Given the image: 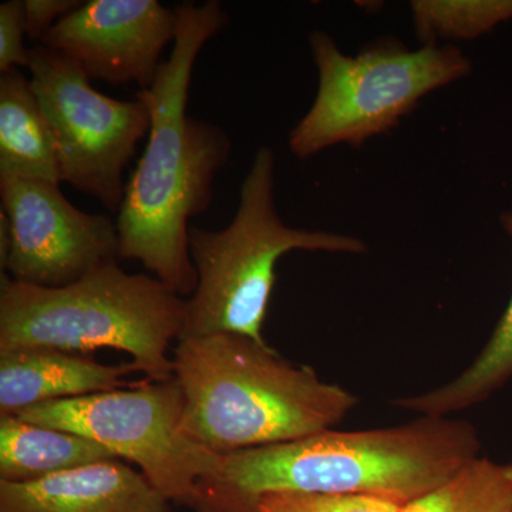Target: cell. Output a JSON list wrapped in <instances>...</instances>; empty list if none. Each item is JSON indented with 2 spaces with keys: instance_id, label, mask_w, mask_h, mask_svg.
I'll return each mask as SVG.
<instances>
[{
  "instance_id": "obj_17",
  "label": "cell",
  "mask_w": 512,
  "mask_h": 512,
  "mask_svg": "<svg viewBox=\"0 0 512 512\" xmlns=\"http://www.w3.org/2000/svg\"><path fill=\"white\" fill-rule=\"evenodd\" d=\"M410 8L421 46L473 40L512 20V0H414Z\"/></svg>"
},
{
  "instance_id": "obj_15",
  "label": "cell",
  "mask_w": 512,
  "mask_h": 512,
  "mask_svg": "<svg viewBox=\"0 0 512 512\" xmlns=\"http://www.w3.org/2000/svg\"><path fill=\"white\" fill-rule=\"evenodd\" d=\"M500 224L512 239V208L500 215ZM511 380L512 296L487 345L464 372L431 392L402 397L393 404L420 416L450 417L490 399Z\"/></svg>"
},
{
  "instance_id": "obj_12",
  "label": "cell",
  "mask_w": 512,
  "mask_h": 512,
  "mask_svg": "<svg viewBox=\"0 0 512 512\" xmlns=\"http://www.w3.org/2000/svg\"><path fill=\"white\" fill-rule=\"evenodd\" d=\"M133 362L103 365L89 355L56 349L0 352V416L37 404L79 399L131 386Z\"/></svg>"
},
{
  "instance_id": "obj_14",
  "label": "cell",
  "mask_w": 512,
  "mask_h": 512,
  "mask_svg": "<svg viewBox=\"0 0 512 512\" xmlns=\"http://www.w3.org/2000/svg\"><path fill=\"white\" fill-rule=\"evenodd\" d=\"M111 460L120 458L80 434L32 423L16 414L0 416V481L28 483Z\"/></svg>"
},
{
  "instance_id": "obj_20",
  "label": "cell",
  "mask_w": 512,
  "mask_h": 512,
  "mask_svg": "<svg viewBox=\"0 0 512 512\" xmlns=\"http://www.w3.org/2000/svg\"><path fill=\"white\" fill-rule=\"evenodd\" d=\"M80 3L76 0H25L26 35L42 43L53 26Z\"/></svg>"
},
{
  "instance_id": "obj_11",
  "label": "cell",
  "mask_w": 512,
  "mask_h": 512,
  "mask_svg": "<svg viewBox=\"0 0 512 512\" xmlns=\"http://www.w3.org/2000/svg\"><path fill=\"white\" fill-rule=\"evenodd\" d=\"M0 512H171V501L126 461L111 460L28 481H0Z\"/></svg>"
},
{
  "instance_id": "obj_16",
  "label": "cell",
  "mask_w": 512,
  "mask_h": 512,
  "mask_svg": "<svg viewBox=\"0 0 512 512\" xmlns=\"http://www.w3.org/2000/svg\"><path fill=\"white\" fill-rule=\"evenodd\" d=\"M400 512H512V463L478 456Z\"/></svg>"
},
{
  "instance_id": "obj_4",
  "label": "cell",
  "mask_w": 512,
  "mask_h": 512,
  "mask_svg": "<svg viewBox=\"0 0 512 512\" xmlns=\"http://www.w3.org/2000/svg\"><path fill=\"white\" fill-rule=\"evenodd\" d=\"M184 319L183 296L153 275L128 274L119 262L62 288L22 284L5 275L0 284V352L117 350L153 382L173 379L170 353Z\"/></svg>"
},
{
  "instance_id": "obj_1",
  "label": "cell",
  "mask_w": 512,
  "mask_h": 512,
  "mask_svg": "<svg viewBox=\"0 0 512 512\" xmlns=\"http://www.w3.org/2000/svg\"><path fill=\"white\" fill-rule=\"evenodd\" d=\"M173 50L153 84L136 99L150 111L143 156L126 183L117 215L119 255L140 262L180 296L197 288L188 221L210 208L214 181L227 164L231 141L211 121L187 114L192 70L204 46L227 26L218 0L184 2L174 8Z\"/></svg>"
},
{
  "instance_id": "obj_2",
  "label": "cell",
  "mask_w": 512,
  "mask_h": 512,
  "mask_svg": "<svg viewBox=\"0 0 512 512\" xmlns=\"http://www.w3.org/2000/svg\"><path fill=\"white\" fill-rule=\"evenodd\" d=\"M468 421L420 416L384 429L325 430L225 454L197 487L194 512H255L262 495L366 494L407 504L480 456Z\"/></svg>"
},
{
  "instance_id": "obj_3",
  "label": "cell",
  "mask_w": 512,
  "mask_h": 512,
  "mask_svg": "<svg viewBox=\"0 0 512 512\" xmlns=\"http://www.w3.org/2000/svg\"><path fill=\"white\" fill-rule=\"evenodd\" d=\"M171 355L184 396L181 431L215 456L332 430L359 403L313 367L248 336L181 339Z\"/></svg>"
},
{
  "instance_id": "obj_18",
  "label": "cell",
  "mask_w": 512,
  "mask_h": 512,
  "mask_svg": "<svg viewBox=\"0 0 512 512\" xmlns=\"http://www.w3.org/2000/svg\"><path fill=\"white\" fill-rule=\"evenodd\" d=\"M403 505L376 495L279 491L262 495L255 512H400Z\"/></svg>"
},
{
  "instance_id": "obj_5",
  "label": "cell",
  "mask_w": 512,
  "mask_h": 512,
  "mask_svg": "<svg viewBox=\"0 0 512 512\" xmlns=\"http://www.w3.org/2000/svg\"><path fill=\"white\" fill-rule=\"evenodd\" d=\"M275 156L256 151L239 207L220 231L190 227L188 245L197 288L185 301L181 339L235 333L265 343L262 328L276 282V264L292 251L365 254L362 239L288 227L275 207Z\"/></svg>"
},
{
  "instance_id": "obj_8",
  "label": "cell",
  "mask_w": 512,
  "mask_h": 512,
  "mask_svg": "<svg viewBox=\"0 0 512 512\" xmlns=\"http://www.w3.org/2000/svg\"><path fill=\"white\" fill-rule=\"evenodd\" d=\"M29 73L52 130L62 183L119 212L124 171L150 131L146 104L97 92L76 64L43 45L30 49Z\"/></svg>"
},
{
  "instance_id": "obj_10",
  "label": "cell",
  "mask_w": 512,
  "mask_h": 512,
  "mask_svg": "<svg viewBox=\"0 0 512 512\" xmlns=\"http://www.w3.org/2000/svg\"><path fill=\"white\" fill-rule=\"evenodd\" d=\"M175 28V10L158 0H89L60 19L40 45L69 59L90 80L146 90Z\"/></svg>"
},
{
  "instance_id": "obj_6",
  "label": "cell",
  "mask_w": 512,
  "mask_h": 512,
  "mask_svg": "<svg viewBox=\"0 0 512 512\" xmlns=\"http://www.w3.org/2000/svg\"><path fill=\"white\" fill-rule=\"evenodd\" d=\"M309 45L319 87L311 109L289 133V150L299 160L338 144L360 147L389 133L424 96L473 69L454 45L410 50L384 39L346 56L322 30H313Z\"/></svg>"
},
{
  "instance_id": "obj_9",
  "label": "cell",
  "mask_w": 512,
  "mask_h": 512,
  "mask_svg": "<svg viewBox=\"0 0 512 512\" xmlns=\"http://www.w3.org/2000/svg\"><path fill=\"white\" fill-rule=\"evenodd\" d=\"M0 265L13 281L62 288L119 262L117 224L67 201L59 183L0 177Z\"/></svg>"
},
{
  "instance_id": "obj_19",
  "label": "cell",
  "mask_w": 512,
  "mask_h": 512,
  "mask_svg": "<svg viewBox=\"0 0 512 512\" xmlns=\"http://www.w3.org/2000/svg\"><path fill=\"white\" fill-rule=\"evenodd\" d=\"M25 2L9 0L0 5V73L10 72L30 64V49H26Z\"/></svg>"
},
{
  "instance_id": "obj_13",
  "label": "cell",
  "mask_w": 512,
  "mask_h": 512,
  "mask_svg": "<svg viewBox=\"0 0 512 512\" xmlns=\"http://www.w3.org/2000/svg\"><path fill=\"white\" fill-rule=\"evenodd\" d=\"M62 184L52 130L29 77L0 73V177Z\"/></svg>"
},
{
  "instance_id": "obj_7",
  "label": "cell",
  "mask_w": 512,
  "mask_h": 512,
  "mask_svg": "<svg viewBox=\"0 0 512 512\" xmlns=\"http://www.w3.org/2000/svg\"><path fill=\"white\" fill-rule=\"evenodd\" d=\"M183 412V392L173 377L37 404L16 416L97 441L137 466L171 503L191 508L198 483L214 473L220 456L184 436Z\"/></svg>"
}]
</instances>
